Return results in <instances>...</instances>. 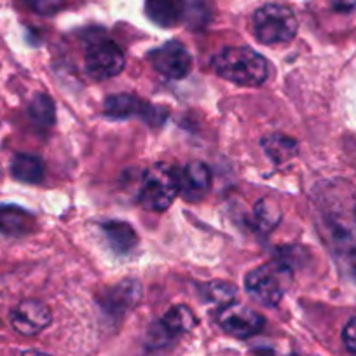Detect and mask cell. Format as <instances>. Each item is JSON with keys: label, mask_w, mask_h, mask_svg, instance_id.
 I'll use <instances>...</instances> for the list:
<instances>
[{"label": "cell", "mask_w": 356, "mask_h": 356, "mask_svg": "<svg viewBox=\"0 0 356 356\" xmlns=\"http://www.w3.org/2000/svg\"><path fill=\"white\" fill-rule=\"evenodd\" d=\"M145 13L150 22L166 29L177 25L180 19L178 2L175 0H145Z\"/></svg>", "instance_id": "18"}, {"label": "cell", "mask_w": 356, "mask_h": 356, "mask_svg": "<svg viewBox=\"0 0 356 356\" xmlns=\"http://www.w3.org/2000/svg\"><path fill=\"white\" fill-rule=\"evenodd\" d=\"M327 4L339 13H349L356 9V0H327Z\"/></svg>", "instance_id": "24"}, {"label": "cell", "mask_w": 356, "mask_h": 356, "mask_svg": "<svg viewBox=\"0 0 356 356\" xmlns=\"http://www.w3.org/2000/svg\"><path fill=\"white\" fill-rule=\"evenodd\" d=\"M32 121L39 126L54 124V104L47 95H37L29 107Z\"/></svg>", "instance_id": "20"}, {"label": "cell", "mask_w": 356, "mask_h": 356, "mask_svg": "<svg viewBox=\"0 0 356 356\" xmlns=\"http://www.w3.org/2000/svg\"><path fill=\"white\" fill-rule=\"evenodd\" d=\"M178 11L180 19L193 30L207 26L211 18L208 0H178Z\"/></svg>", "instance_id": "16"}, {"label": "cell", "mask_w": 356, "mask_h": 356, "mask_svg": "<svg viewBox=\"0 0 356 356\" xmlns=\"http://www.w3.org/2000/svg\"><path fill=\"white\" fill-rule=\"evenodd\" d=\"M220 77L239 86H260L269 75L266 58L250 47H225L213 58Z\"/></svg>", "instance_id": "1"}, {"label": "cell", "mask_w": 356, "mask_h": 356, "mask_svg": "<svg viewBox=\"0 0 356 356\" xmlns=\"http://www.w3.org/2000/svg\"><path fill=\"white\" fill-rule=\"evenodd\" d=\"M147 104L133 95H112L105 100V114L112 119H126L143 114Z\"/></svg>", "instance_id": "17"}, {"label": "cell", "mask_w": 356, "mask_h": 356, "mask_svg": "<svg viewBox=\"0 0 356 356\" xmlns=\"http://www.w3.org/2000/svg\"><path fill=\"white\" fill-rule=\"evenodd\" d=\"M35 225V218L18 207H0V232L6 236H25Z\"/></svg>", "instance_id": "12"}, {"label": "cell", "mask_w": 356, "mask_h": 356, "mask_svg": "<svg viewBox=\"0 0 356 356\" xmlns=\"http://www.w3.org/2000/svg\"><path fill=\"white\" fill-rule=\"evenodd\" d=\"M286 276H289V273L282 266L264 264V266L255 267L253 271L248 273L245 280L246 292L259 304L273 307L283 299Z\"/></svg>", "instance_id": "4"}, {"label": "cell", "mask_w": 356, "mask_h": 356, "mask_svg": "<svg viewBox=\"0 0 356 356\" xmlns=\"http://www.w3.org/2000/svg\"><path fill=\"white\" fill-rule=\"evenodd\" d=\"M282 220L280 204L273 200H262L255 207V222L260 231H273Z\"/></svg>", "instance_id": "19"}, {"label": "cell", "mask_w": 356, "mask_h": 356, "mask_svg": "<svg viewBox=\"0 0 356 356\" xmlns=\"http://www.w3.org/2000/svg\"><path fill=\"white\" fill-rule=\"evenodd\" d=\"M149 61L159 74L168 79H184L193 68V58L180 42H166L149 54Z\"/></svg>", "instance_id": "6"}, {"label": "cell", "mask_w": 356, "mask_h": 356, "mask_svg": "<svg viewBox=\"0 0 356 356\" xmlns=\"http://www.w3.org/2000/svg\"><path fill=\"white\" fill-rule=\"evenodd\" d=\"M23 356H46V355H42V353H35V351H29V353H25V355Z\"/></svg>", "instance_id": "25"}, {"label": "cell", "mask_w": 356, "mask_h": 356, "mask_svg": "<svg viewBox=\"0 0 356 356\" xmlns=\"http://www.w3.org/2000/svg\"><path fill=\"white\" fill-rule=\"evenodd\" d=\"M140 297H142V285L136 280H124L107 290L102 306L112 314H124L135 304H138Z\"/></svg>", "instance_id": "11"}, {"label": "cell", "mask_w": 356, "mask_h": 356, "mask_svg": "<svg viewBox=\"0 0 356 356\" xmlns=\"http://www.w3.org/2000/svg\"><path fill=\"white\" fill-rule=\"evenodd\" d=\"M218 323L227 334L234 335L238 339H246L262 330L264 318L257 311H253L252 307L232 302L220 311Z\"/></svg>", "instance_id": "8"}, {"label": "cell", "mask_w": 356, "mask_h": 356, "mask_svg": "<svg viewBox=\"0 0 356 356\" xmlns=\"http://www.w3.org/2000/svg\"><path fill=\"white\" fill-rule=\"evenodd\" d=\"M342 341H344L348 351L356 356V318H351V320L348 321V325L344 327V332H342Z\"/></svg>", "instance_id": "23"}, {"label": "cell", "mask_w": 356, "mask_h": 356, "mask_svg": "<svg viewBox=\"0 0 356 356\" xmlns=\"http://www.w3.org/2000/svg\"><path fill=\"white\" fill-rule=\"evenodd\" d=\"M178 194V175L168 164H156L143 175L138 203L149 211H164Z\"/></svg>", "instance_id": "3"}, {"label": "cell", "mask_w": 356, "mask_h": 356, "mask_svg": "<svg viewBox=\"0 0 356 356\" xmlns=\"http://www.w3.org/2000/svg\"><path fill=\"white\" fill-rule=\"evenodd\" d=\"M178 175V193L187 201H197L207 196L211 187V171L207 164L194 161Z\"/></svg>", "instance_id": "10"}, {"label": "cell", "mask_w": 356, "mask_h": 356, "mask_svg": "<svg viewBox=\"0 0 356 356\" xmlns=\"http://www.w3.org/2000/svg\"><path fill=\"white\" fill-rule=\"evenodd\" d=\"M203 296L207 297L210 302L222 304V306H229V304L234 302L236 293H238V289L234 285L227 282H211L203 285Z\"/></svg>", "instance_id": "21"}, {"label": "cell", "mask_w": 356, "mask_h": 356, "mask_svg": "<svg viewBox=\"0 0 356 356\" xmlns=\"http://www.w3.org/2000/svg\"><path fill=\"white\" fill-rule=\"evenodd\" d=\"M65 0H26V4L33 9L35 13L44 16L54 15L63 8Z\"/></svg>", "instance_id": "22"}, {"label": "cell", "mask_w": 356, "mask_h": 356, "mask_svg": "<svg viewBox=\"0 0 356 356\" xmlns=\"http://www.w3.org/2000/svg\"><path fill=\"white\" fill-rule=\"evenodd\" d=\"M262 147L275 164H285L297 156V142L282 133H273L262 138Z\"/></svg>", "instance_id": "13"}, {"label": "cell", "mask_w": 356, "mask_h": 356, "mask_svg": "<svg viewBox=\"0 0 356 356\" xmlns=\"http://www.w3.org/2000/svg\"><path fill=\"white\" fill-rule=\"evenodd\" d=\"M299 22L290 8L267 4L253 15V32L262 44L290 42L297 35Z\"/></svg>", "instance_id": "2"}, {"label": "cell", "mask_w": 356, "mask_h": 356, "mask_svg": "<svg viewBox=\"0 0 356 356\" xmlns=\"http://www.w3.org/2000/svg\"><path fill=\"white\" fill-rule=\"evenodd\" d=\"M124 53L114 42L97 44L86 54V72L97 81L115 77L124 70Z\"/></svg>", "instance_id": "5"}, {"label": "cell", "mask_w": 356, "mask_h": 356, "mask_svg": "<svg viewBox=\"0 0 356 356\" xmlns=\"http://www.w3.org/2000/svg\"><path fill=\"white\" fill-rule=\"evenodd\" d=\"M197 325L196 316L187 306H173L163 320L149 332V344L152 348H161L166 342L173 341L180 334L191 332Z\"/></svg>", "instance_id": "7"}, {"label": "cell", "mask_w": 356, "mask_h": 356, "mask_svg": "<svg viewBox=\"0 0 356 356\" xmlns=\"http://www.w3.org/2000/svg\"><path fill=\"white\" fill-rule=\"evenodd\" d=\"M355 218H356V210H355Z\"/></svg>", "instance_id": "26"}, {"label": "cell", "mask_w": 356, "mask_h": 356, "mask_svg": "<svg viewBox=\"0 0 356 356\" xmlns=\"http://www.w3.org/2000/svg\"><path fill=\"white\" fill-rule=\"evenodd\" d=\"M13 177L19 182L39 184L44 177V163L37 156L16 154L11 164Z\"/></svg>", "instance_id": "15"}, {"label": "cell", "mask_w": 356, "mask_h": 356, "mask_svg": "<svg viewBox=\"0 0 356 356\" xmlns=\"http://www.w3.org/2000/svg\"><path fill=\"white\" fill-rule=\"evenodd\" d=\"M51 323V311L44 302L26 299L19 302L11 313V325L18 334L37 335Z\"/></svg>", "instance_id": "9"}, {"label": "cell", "mask_w": 356, "mask_h": 356, "mask_svg": "<svg viewBox=\"0 0 356 356\" xmlns=\"http://www.w3.org/2000/svg\"><path fill=\"white\" fill-rule=\"evenodd\" d=\"M104 232L107 236V241L111 243L112 250L119 253H128L138 243V236L133 231L131 225L126 224V222H107V224H104Z\"/></svg>", "instance_id": "14"}]
</instances>
